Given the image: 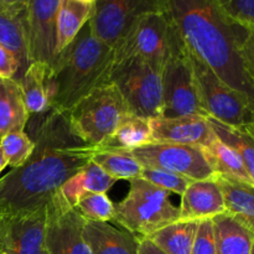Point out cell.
<instances>
[{
  "label": "cell",
  "mask_w": 254,
  "mask_h": 254,
  "mask_svg": "<svg viewBox=\"0 0 254 254\" xmlns=\"http://www.w3.org/2000/svg\"><path fill=\"white\" fill-rule=\"evenodd\" d=\"M246 129H247V130L254 136V124H252V126H250V127H246Z\"/></svg>",
  "instance_id": "41"
},
{
  "label": "cell",
  "mask_w": 254,
  "mask_h": 254,
  "mask_svg": "<svg viewBox=\"0 0 254 254\" xmlns=\"http://www.w3.org/2000/svg\"><path fill=\"white\" fill-rule=\"evenodd\" d=\"M29 0H0V11L19 15L26 11Z\"/></svg>",
  "instance_id": "37"
},
{
  "label": "cell",
  "mask_w": 254,
  "mask_h": 254,
  "mask_svg": "<svg viewBox=\"0 0 254 254\" xmlns=\"http://www.w3.org/2000/svg\"><path fill=\"white\" fill-rule=\"evenodd\" d=\"M126 197L114 203L113 222L138 236L150 237L156 231L180 220V207L170 200V192L144 179L129 181Z\"/></svg>",
  "instance_id": "4"
},
{
  "label": "cell",
  "mask_w": 254,
  "mask_h": 254,
  "mask_svg": "<svg viewBox=\"0 0 254 254\" xmlns=\"http://www.w3.org/2000/svg\"><path fill=\"white\" fill-rule=\"evenodd\" d=\"M161 88L163 109L160 118L208 117L201 103L192 67L183 42L164 66Z\"/></svg>",
  "instance_id": "9"
},
{
  "label": "cell",
  "mask_w": 254,
  "mask_h": 254,
  "mask_svg": "<svg viewBox=\"0 0 254 254\" xmlns=\"http://www.w3.org/2000/svg\"><path fill=\"white\" fill-rule=\"evenodd\" d=\"M86 220L61 191L46 205V247L49 254H92L83 237Z\"/></svg>",
  "instance_id": "12"
},
{
  "label": "cell",
  "mask_w": 254,
  "mask_h": 254,
  "mask_svg": "<svg viewBox=\"0 0 254 254\" xmlns=\"http://www.w3.org/2000/svg\"><path fill=\"white\" fill-rule=\"evenodd\" d=\"M74 208L86 221L109 222L113 220L114 203L107 193H86L74 205Z\"/></svg>",
  "instance_id": "30"
},
{
  "label": "cell",
  "mask_w": 254,
  "mask_h": 254,
  "mask_svg": "<svg viewBox=\"0 0 254 254\" xmlns=\"http://www.w3.org/2000/svg\"><path fill=\"white\" fill-rule=\"evenodd\" d=\"M180 44V37L168 16L164 12H150L136 19L117 42L113 47L114 62L139 59L163 72Z\"/></svg>",
  "instance_id": "6"
},
{
  "label": "cell",
  "mask_w": 254,
  "mask_h": 254,
  "mask_svg": "<svg viewBox=\"0 0 254 254\" xmlns=\"http://www.w3.org/2000/svg\"><path fill=\"white\" fill-rule=\"evenodd\" d=\"M19 69V62L14 55L0 44V78H12L17 81Z\"/></svg>",
  "instance_id": "35"
},
{
  "label": "cell",
  "mask_w": 254,
  "mask_h": 254,
  "mask_svg": "<svg viewBox=\"0 0 254 254\" xmlns=\"http://www.w3.org/2000/svg\"><path fill=\"white\" fill-rule=\"evenodd\" d=\"M4 155L7 160V166L19 168L34 153L35 143L25 131H11L0 138Z\"/></svg>",
  "instance_id": "31"
},
{
  "label": "cell",
  "mask_w": 254,
  "mask_h": 254,
  "mask_svg": "<svg viewBox=\"0 0 254 254\" xmlns=\"http://www.w3.org/2000/svg\"><path fill=\"white\" fill-rule=\"evenodd\" d=\"M47 72V64L42 62H31L19 81L25 104L30 114L45 113L50 111Z\"/></svg>",
  "instance_id": "22"
},
{
  "label": "cell",
  "mask_w": 254,
  "mask_h": 254,
  "mask_svg": "<svg viewBox=\"0 0 254 254\" xmlns=\"http://www.w3.org/2000/svg\"><path fill=\"white\" fill-rule=\"evenodd\" d=\"M138 254H166L163 250L158 247L150 238L140 237L139 238Z\"/></svg>",
  "instance_id": "38"
},
{
  "label": "cell",
  "mask_w": 254,
  "mask_h": 254,
  "mask_svg": "<svg viewBox=\"0 0 254 254\" xmlns=\"http://www.w3.org/2000/svg\"><path fill=\"white\" fill-rule=\"evenodd\" d=\"M74 1L82 2V4H87V5H93L96 0H74Z\"/></svg>",
  "instance_id": "40"
},
{
  "label": "cell",
  "mask_w": 254,
  "mask_h": 254,
  "mask_svg": "<svg viewBox=\"0 0 254 254\" xmlns=\"http://www.w3.org/2000/svg\"><path fill=\"white\" fill-rule=\"evenodd\" d=\"M109 82L121 92L129 113L148 119L160 118L163 109L160 71L143 60H122L113 62Z\"/></svg>",
  "instance_id": "8"
},
{
  "label": "cell",
  "mask_w": 254,
  "mask_h": 254,
  "mask_svg": "<svg viewBox=\"0 0 254 254\" xmlns=\"http://www.w3.org/2000/svg\"><path fill=\"white\" fill-rule=\"evenodd\" d=\"M222 191L227 212L238 218H254V184L223 175H215Z\"/></svg>",
  "instance_id": "25"
},
{
  "label": "cell",
  "mask_w": 254,
  "mask_h": 254,
  "mask_svg": "<svg viewBox=\"0 0 254 254\" xmlns=\"http://www.w3.org/2000/svg\"><path fill=\"white\" fill-rule=\"evenodd\" d=\"M140 178L148 183L153 184V185L158 186V188L163 189V190L168 191V192L178 193L180 196L185 192L188 186L192 183V180L183 175L153 168H143Z\"/></svg>",
  "instance_id": "32"
},
{
  "label": "cell",
  "mask_w": 254,
  "mask_h": 254,
  "mask_svg": "<svg viewBox=\"0 0 254 254\" xmlns=\"http://www.w3.org/2000/svg\"><path fill=\"white\" fill-rule=\"evenodd\" d=\"M25 15L26 11L19 15L0 11V44L6 47L19 62L20 69L17 82L21 79L22 74L31 64L27 51Z\"/></svg>",
  "instance_id": "21"
},
{
  "label": "cell",
  "mask_w": 254,
  "mask_h": 254,
  "mask_svg": "<svg viewBox=\"0 0 254 254\" xmlns=\"http://www.w3.org/2000/svg\"><path fill=\"white\" fill-rule=\"evenodd\" d=\"M186 52L207 116L235 128L254 124V106L248 97L226 84L202 60L188 50Z\"/></svg>",
  "instance_id": "7"
},
{
  "label": "cell",
  "mask_w": 254,
  "mask_h": 254,
  "mask_svg": "<svg viewBox=\"0 0 254 254\" xmlns=\"http://www.w3.org/2000/svg\"><path fill=\"white\" fill-rule=\"evenodd\" d=\"M151 143L150 119L128 113L104 146L133 150Z\"/></svg>",
  "instance_id": "28"
},
{
  "label": "cell",
  "mask_w": 254,
  "mask_h": 254,
  "mask_svg": "<svg viewBox=\"0 0 254 254\" xmlns=\"http://www.w3.org/2000/svg\"><path fill=\"white\" fill-rule=\"evenodd\" d=\"M221 11L235 24L254 30V0H213Z\"/></svg>",
  "instance_id": "33"
},
{
  "label": "cell",
  "mask_w": 254,
  "mask_h": 254,
  "mask_svg": "<svg viewBox=\"0 0 254 254\" xmlns=\"http://www.w3.org/2000/svg\"><path fill=\"white\" fill-rule=\"evenodd\" d=\"M83 237L92 254H138V236L119 230L109 222L86 221Z\"/></svg>",
  "instance_id": "17"
},
{
  "label": "cell",
  "mask_w": 254,
  "mask_h": 254,
  "mask_svg": "<svg viewBox=\"0 0 254 254\" xmlns=\"http://www.w3.org/2000/svg\"><path fill=\"white\" fill-rule=\"evenodd\" d=\"M92 161L116 180L130 181L139 179L143 171V166L128 149L101 146L97 149Z\"/></svg>",
  "instance_id": "23"
},
{
  "label": "cell",
  "mask_w": 254,
  "mask_h": 254,
  "mask_svg": "<svg viewBox=\"0 0 254 254\" xmlns=\"http://www.w3.org/2000/svg\"><path fill=\"white\" fill-rule=\"evenodd\" d=\"M223 212L225 201L215 178L192 181L181 195L180 220L201 221Z\"/></svg>",
  "instance_id": "16"
},
{
  "label": "cell",
  "mask_w": 254,
  "mask_h": 254,
  "mask_svg": "<svg viewBox=\"0 0 254 254\" xmlns=\"http://www.w3.org/2000/svg\"><path fill=\"white\" fill-rule=\"evenodd\" d=\"M6 166H7V160H6V158H5L4 151H2L1 146H0V173H1V171L4 170Z\"/></svg>",
  "instance_id": "39"
},
{
  "label": "cell",
  "mask_w": 254,
  "mask_h": 254,
  "mask_svg": "<svg viewBox=\"0 0 254 254\" xmlns=\"http://www.w3.org/2000/svg\"><path fill=\"white\" fill-rule=\"evenodd\" d=\"M216 136L240 155L248 175L254 183V136L246 128L226 126L208 117Z\"/></svg>",
  "instance_id": "27"
},
{
  "label": "cell",
  "mask_w": 254,
  "mask_h": 254,
  "mask_svg": "<svg viewBox=\"0 0 254 254\" xmlns=\"http://www.w3.org/2000/svg\"><path fill=\"white\" fill-rule=\"evenodd\" d=\"M251 254H254V241H253V245H252V250H251Z\"/></svg>",
  "instance_id": "42"
},
{
  "label": "cell",
  "mask_w": 254,
  "mask_h": 254,
  "mask_svg": "<svg viewBox=\"0 0 254 254\" xmlns=\"http://www.w3.org/2000/svg\"><path fill=\"white\" fill-rule=\"evenodd\" d=\"M113 62V47L99 40L87 22L49 67L50 111L68 113L93 89L109 82Z\"/></svg>",
  "instance_id": "3"
},
{
  "label": "cell",
  "mask_w": 254,
  "mask_h": 254,
  "mask_svg": "<svg viewBox=\"0 0 254 254\" xmlns=\"http://www.w3.org/2000/svg\"><path fill=\"white\" fill-rule=\"evenodd\" d=\"M163 12L161 0H96L88 20L92 32L114 47L136 19Z\"/></svg>",
  "instance_id": "11"
},
{
  "label": "cell",
  "mask_w": 254,
  "mask_h": 254,
  "mask_svg": "<svg viewBox=\"0 0 254 254\" xmlns=\"http://www.w3.org/2000/svg\"><path fill=\"white\" fill-rule=\"evenodd\" d=\"M143 168L160 169L192 181L215 178L203 148L171 143H149L131 150Z\"/></svg>",
  "instance_id": "10"
},
{
  "label": "cell",
  "mask_w": 254,
  "mask_h": 254,
  "mask_svg": "<svg viewBox=\"0 0 254 254\" xmlns=\"http://www.w3.org/2000/svg\"><path fill=\"white\" fill-rule=\"evenodd\" d=\"M129 109L112 82L87 94L67 114L72 130L92 146L101 148L112 138Z\"/></svg>",
  "instance_id": "5"
},
{
  "label": "cell",
  "mask_w": 254,
  "mask_h": 254,
  "mask_svg": "<svg viewBox=\"0 0 254 254\" xmlns=\"http://www.w3.org/2000/svg\"><path fill=\"white\" fill-rule=\"evenodd\" d=\"M203 150L215 175L228 176V178L254 184L248 175L240 155L218 138H216V140H213L207 148H203Z\"/></svg>",
  "instance_id": "29"
},
{
  "label": "cell",
  "mask_w": 254,
  "mask_h": 254,
  "mask_svg": "<svg viewBox=\"0 0 254 254\" xmlns=\"http://www.w3.org/2000/svg\"><path fill=\"white\" fill-rule=\"evenodd\" d=\"M116 179L106 173L94 161H89L81 171L72 176L61 189L64 200L74 207L86 193H107L116 184Z\"/></svg>",
  "instance_id": "20"
},
{
  "label": "cell",
  "mask_w": 254,
  "mask_h": 254,
  "mask_svg": "<svg viewBox=\"0 0 254 254\" xmlns=\"http://www.w3.org/2000/svg\"><path fill=\"white\" fill-rule=\"evenodd\" d=\"M161 4L186 50L254 106V88L241 55L250 30L231 21L213 0H161Z\"/></svg>",
  "instance_id": "2"
},
{
  "label": "cell",
  "mask_w": 254,
  "mask_h": 254,
  "mask_svg": "<svg viewBox=\"0 0 254 254\" xmlns=\"http://www.w3.org/2000/svg\"><path fill=\"white\" fill-rule=\"evenodd\" d=\"M216 254H251L254 235L237 217L223 212L212 218Z\"/></svg>",
  "instance_id": "18"
},
{
  "label": "cell",
  "mask_w": 254,
  "mask_h": 254,
  "mask_svg": "<svg viewBox=\"0 0 254 254\" xmlns=\"http://www.w3.org/2000/svg\"><path fill=\"white\" fill-rule=\"evenodd\" d=\"M151 143H171L207 148L216 134L208 117H179L150 119Z\"/></svg>",
  "instance_id": "15"
},
{
  "label": "cell",
  "mask_w": 254,
  "mask_h": 254,
  "mask_svg": "<svg viewBox=\"0 0 254 254\" xmlns=\"http://www.w3.org/2000/svg\"><path fill=\"white\" fill-rule=\"evenodd\" d=\"M62 0H29L25 15L30 62L51 66L57 56V19Z\"/></svg>",
  "instance_id": "14"
},
{
  "label": "cell",
  "mask_w": 254,
  "mask_h": 254,
  "mask_svg": "<svg viewBox=\"0 0 254 254\" xmlns=\"http://www.w3.org/2000/svg\"><path fill=\"white\" fill-rule=\"evenodd\" d=\"M34 143V153L25 164L0 179V216L46 207L98 149L72 130L66 113L55 111L42 119Z\"/></svg>",
  "instance_id": "1"
},
{
  "label": "cell",
  "mask_w": 254,
  "mask_h": 254,
  "mask_svg": "<svg viewBox=\"0 0 254 254\" xmlns=\"http://www.w3.org/2000/svg\"><path fill=\"white\" fill-rule=\"evenodd\" d=\"M191 254H216L215 230H213L212 218H206L198 222Z\"/></svg>",
  "instance_id": "34"
},
{
  "label": "cell",
  "mask_w": 254,
  "mask_h": 254,
  "mask_svg": "<svg viewBox=\"0 0 254 254\" xmlns=\"http://www.w3.org/2000/svg\"><path fill=\"white\" fill-rule=\"evenodd\" d=\"M92 6L93 5L82 4L74 0H62L57 19V54L61 52L88 22Z\"/></svg>",
  "instance_id": "26"
},
{
  "label": "cell",
  "mask_w": 254,
  "mask_h": 254,
  "mask_svg": "<svg viewBox=\"0 0 254 254\" xmlns=\"http://www.w3.org/2000/svg\"><path fill=\"white\" fill-rule=\"evenodd\" d=\"M29 117L19 82L0 78V138L11 131H24Z\"/></svg>",
  "instance_id": "19"
},
{
  "label": "cell",
  "mask_w": 254,
  "mask_h": 254,
  "mask_svg": "<svg viewBox=\"0 0 254 254\" xmlns=\"http://www.w3.org/2000/svg\"><path fill=\"white\" fill-rule=\"evenodd\" d=\"M0 254H49L46 207L0 216Z\"/></svg>",
  "instance_id": "13"
},
{
  "label": "cell",
  "mask_w": 254,
  "mask_h": 254,
  "mask_svg": "<svg viewBox=\"0 0 254 254\" xmlns=\"http://www.w3.org/2000/svg\"><path fill=\"white\" fill-rule=\"evenodd\" d=\"M241 55H242L247 76L254 88V30L250 32L247 39L243 42L242 47H241Z\"/></svg>",
  "instance_id": "36"
},
{
  "label": "cell",
  "mask_w": 254,
  "mask_h": 254,
  "mask_svg": "<svg viewBox=\"0 0 254 254\" xmlns=\"http://www.w3.org/2000/svg\"><path fill=\"white\" fill-rule=\"evenodd\" d=\"M200 221H184L165 226L150 236L151 241L166 254H191Z\"/></svg>",
  "instance_id": "24"
}]
</instances>
